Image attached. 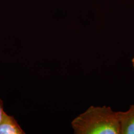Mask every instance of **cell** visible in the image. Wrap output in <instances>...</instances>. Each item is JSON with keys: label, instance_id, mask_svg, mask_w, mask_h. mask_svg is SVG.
Wrapping results in <instances>:
<instances>
[{"label": "cell", "instance_id": "6da1fadb", "mask_svg": "<svg viewBox=\"0 0 134 134\" xmlns=\"http://www.w3.org/2000/svg\"><path fill=\"white\" fill-rule=\"evenodd\" d=\"M75 134H120L117 112L110 107L90 106L71 122Z\"/></svg>", "mask_w": 134, "mask_h": 134}, {"label": "cell", "instance_id": "7a4b0ae2", "mask_svg": "<svg viewBox=\"0 0 134 134\" xmlns=\"http://www.w3.org/2000/svg\"><path fill=\"white\" fill-rule=\"evenodd\" d=\"M120 124V134H134V104L126 111L117 112Z\"/></svg>", "mask_w": 134, "mask_h": 134}, {"label": "cell", "instance_id": "3957f363", "mask_svg": "<svg viewBox=\"0 0 134 134\" xmlns=\"http://www.w3.org/2000/svg\"><path fill=\"white\" fill-rule=\"evenodd\" d=\"M17 121L4 112L0 120V134H25Z\"/></svg>", "mask_w": 134, "mask_h": 134}, {"label": "cell", "instance_id": "277c9868", "mask_svg": "<svg viewBox=\"0 0 134 134\" xmlns=\"http://www.w3.org/2000/svg\"><path fill=\"white\" fill-rule=\"evenodd\" d=\"M4 112V110L3 102L0 98V120L2 118V115H3Z\"/></svg>", "mask_w": 134, "mask_h": 134}, {"label": "cell", "instance_id": "5b68a950", "mask_svg": "<svg viewBox=\"0 0 134 134\" xmlns=\"http://www.w3.org/2000/svg\"><path fill=\"white\" fill-rule=\"evenodd\" d=\"M132 65H133V66L134 68V57L133 58V59H132Z\"/></svg>", "mask_w": 134, "mask_h": 134}]
</instances>
